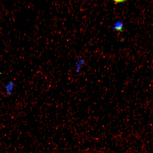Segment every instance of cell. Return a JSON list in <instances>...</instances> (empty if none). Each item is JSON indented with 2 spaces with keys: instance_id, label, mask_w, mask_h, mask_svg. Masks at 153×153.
<instances>
[{
  "instance_id": "obj_2",
  "label": "cell",
  "mask_w": 153,
  "mask_h": 153,
  "mask_svg": "<svg viewBox=\"0 0 153 153\" xmlns=\"http://www.w3.org/2000/svg\"><path fill=\"white\" fill-rule=\"evenodd\" d=\"M123 24L122 22L118 21L115 23L112 28L116 31L122 32L123 31Z\"/></svg>"
},
{
  "instance_id": "obj_1",
  "label": "cell",
  "mask_w": 153,
  "mask_h": 153,
  "mask_svg": "<svg viewBox=\"0 0 153 153\" xmlns=\"http://www.w3.org/2000/svg\"><path fill=\"white\" fill-rule=\"evenodd\" d=\"M85 62V60L83 59H79L75 62V71L77 73H79L81 72Z\"/></svg>"
},
{
  "instance_id": "obj_3",
  "label": "cell",
  "mask_w": 153,
  "mask_h": 153,
  "mask_svg": "<svg viewBox=\"0 0 153 153\" xmlns=\"http://www.w3.org/2000/svg\"><path fill=\"white\" fill-rule=\"evenodd\" d=\"M125 1L124 0H114V2L116 4L121 3L124 2Z\"/></svg>"
}]
</instances>
